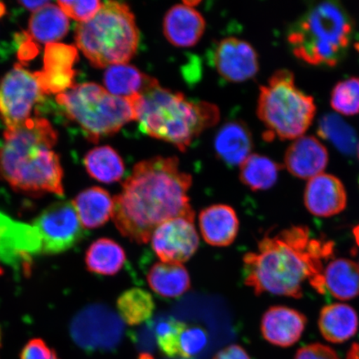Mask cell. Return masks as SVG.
<instances>
[{"label": "cell", "mask_w": 359, "mask_h": 359, "mask_svg": "<svg viewBox=\"0 0 359 359\" xmlns=\"http://www.w3.org/2000/svg\"><path fill=\"white\" fill-rule=\"evenodd\" d=\"M78 52L73 46L48 43L45 48L43 69L34 73L43 94L62 93L74 87Z\"/></svg>", "instance_id": "9a60e30c"}, {"label": "cell", "mask_w": 359, "mask_h": 359, "mask_svg": "<svg viewBox=\"0 0 359 359\" xmlns=\"http://www.w3.org/2000/svg\"><path fill=\"white\" fill-rule=\"evenodd\" d=\"M191 186L192 177L180 168L177 157L158 156L140 161L114 198L111 218L116 229L129 241L142 245L170 219L195 221L188 196Z\"/></svg>", "instance_id": "6da1fadb"}, {"label": "cell", "mask_w": 359, "mask_h": 359, "mask_svg": "<svg viewBox=\"0 0 359 359\" xmlns=\"http://www.w3.org/2000/svg\"><path fill=\"white\" fill-rule=\"evenodd\" d=\"M42 243V253L56 255L73 248L85 233L72 202L53 204L39 215L33 224Z\"/></svg>", "instance_id": "9c48e42d"}, {"label": "cell", "mask_w": 359, "mask_h": 359, "mask_svg": "<svg viewBox=\"0 0 359 359\" xmlns=\"http://www.w3.org/2000/svg\"><path fill=\"white\" fill-rule=\"evenodd\" d=\"M154 78L128 64L107 67L104 74L106 89L112 95L131 97L139 95L154 83Z\"/></svg>", "instance_id": "484cf974"}, {"label": "cell", "mask_w": 359, "mask_h": 359, "mask_svg": "<svg viewBox=\"0 0 359 359\" xmlns=\"http://www.w3.org/2000/svg\"><path fill=\"white\" fill-rule=\"evenodd\" d=\"M84 165L89 176L102 183L119 182L125 173L122 157L109 146L93 148L85 156Z\"/></svg>", "instance_id": "f1b7e54d"}, {"label": "cell", "mask_w": 359, "mask_h": 359, "mask_svg": "<svg viewBox=\"0 0 359 359\" xmlns=\"http://www.w3.org/2000/svg\"><path fill=\"white\" fill-rule=\"evenodd\" d=\"M56 100L64 107L67 118L77 123L93 143L118 133L135 121L132 97L112 95L97 83L74 85L58 94Z\"/></svg>", "instance_id": "ba28073f"}, {"label": "cell", "mask_w": 359, "mask_h": 359, "mask_svg": "<svg viewBox=\"0 0 359 359\" xmlns=\"http://www.w3.org/2000/svg\"><path fill=\"white\" fill-rule=\"evenodd\" d=\"M213 64L224 79L245 82L259 71V57L251 45L240 39L228 37L219 41L213 52Z\"/></svg>", "instance_id": "5bb4252c"}, {"label": "cell", "mask_w": 359, "mask_h": 359, "mask_svg": "<svg viewBox=\"0 0 359 359\" xmlns=\"http://www.w3.org/2000/svg\"><path fill=\"white\" fill-rule=\"evenodd\" d=\"M282 167L267 156L250 154L240 165V180L254 191L268 190L275 185Z\"/></svg>", "instance_id": "f546056e"}, {"label": "cell", "mask_w": 359, "mask_h": 359, "mask_svg": "<svg viewBox=\"0 0 359 359\" xmlns=\"http://www.w3.org/2000/svg\"><path fill=\"white\" fill-rule=\"evenodd\" d=\"M58 6L67 16L81 22H87L97 15L100 11L102 3L93 1H58Z\"/></svg>", "instance_id": "d590c367"}, {"label": "cell", "mask_w": 359, "mask_h": 359, "mask_svg": "<svg viewBox=\"0 0 359 359\" xmlns=\"http://www.w3.org/2000/svg\"><path fill=\"white\" fill-rule=\"evenodd\" d=\"M0 147V176L17 191L64 196V172L53 148L57 133L44 118H29L7 128Z\"/></svg>", "instance_id": "3957f363"}, {"label": "cell", "mask_w": 359, "mask_h": 359, "mask_svg": "<svg viewBox=\"0 0 359 359\" xmlns=\"http://www.w3.org/2000/svg\"><path fill=\"white\" fill-rule=\"evenodd\" d=\"M208 344V334L201 327L187 326L180 339V356L189 358L199 353Z\"/></svg>", "instance_id": "e575fe53"}, {"label": "cell", "mask_w": 359, "mask_h": 359, "mask_svg": "<svg viewBox=\"0 0 359 359\" xmlns=\"http://www.w3.org/2000/svg\"><path fill=\"white\" fill-rule=\"evenodd\" d=\"M318 134L330 142L341 154L352 155L356 151V133L339 115L329 114L323 116L318 122Z\"/></svg>", "instance_id": "1f68e13d"}, {"label": "cell", "mask_w": 359, "mask_h": 359, "mask_svg": "<svg viewBox=\"0 0 359 359\" xmlns=\"http://www.w3.org/2000/svg\"><path fill=\"white\" fill-rule=\"evenodd\" d=\"M198 2H184L170 8L163 20V33L168 42L178 48H190L200 41L205 20L196 10Z\"/></svg>", "instance_id": "e0dca14e"}, {"label": "cell", "mask_w": 359, "mask_h": 359, "mask_svg": "<svg viewBox=\"0 0 359 359\" xmlns=\"http://www.w3.org/2000/svg\"><path fill=\"white\" fill-rule=\"evenodd\" d=\"M353 236L355 238L356 243L359 246V224L353 229Z\"/></svg>", "instance_id": "b9f144b4"}, {"label": "cell", "mask_w": 359, "mask_h": 359, "mask_svg": "<svg viewBox=\"0 0 359 359\" xmlns=\"http://www.w3.org/2000/svg\"><path fill=\"white\" fill-rule=\"evenodd\" d=\"M76 43L93 67L128 64L140 42L134 13L127 4L102 3L93 19L76 27Z\"/></svg>", "instance_id": "8992f818"}, {"label": "cell", "mask_w": 359, "mask_h": 359, "mask_svg": "<svg viewBox=\"0 0 359 359\" xmlns=\"http://www.w3.org/2000/svg\"><path fill=\"white\" fill-rule=\"evenodd\" d=\"M139 359H154V358H152L150 355V354L142 353V354H141L140 358H139Z\"/></svg>", "instance_id": "ee69618b"}, {"label": "cell", "mask_w": 359, "mask_h": 359, "mask_svg": "<svg viewBox=\"0 0 359 359\" xmlns=\"http://www.w3.org/2000/svg\"><path fill=\"white\" fill-rule=\"evenodd\" d=\"M151 247L161 262L182 264L198 250L200 239L194 221L177 217L160 224L151 238Z\"/></svg>", "instance_id": "4fadbf2b"}, {"label": "cell", "mask_w": 359, "mask_h": 359, "mask_svg": "<svg viewBox=\"0 0 359 359\" xmlns=\"http://www.w3.org/2000/svg\"><path fill=\"white\" fill-rule=\"evenodd\" d=\"M1 331H0V347H1Z\"/></svg>", "instance_id": "f6af8a7d"}, {"label": "cell", "mask_w": 359, "mask_h": 359, "mask_svg": "<svg viewBox=\"0 0 359 359\" xmlns=\"http://www.w3.org/2000/svg\"><path fill=\"white\" fill-rule=\"evenodd\" d=\"M307 324L304 314L284 306H273L264 313L260 330L264 339L276 346L287 348L297 343Z\"/></svg>", "instance_id": "ac0fdd59"}, {"label": "cell", "mask_w": 359, "mask_h": 359, "mask_svg": "<svg viewBox=\"0 0 359 359\" xmlns=\"http://www.w3.org/2000/svg\"><path fill=\"white\" fill-rule=\"evenodd\" d=\"M306 226H292L276 236H264L257 252L243 257L245 284L257 295L269 293L300 299L307 280L325 293L323 259L333 255L331 241L311 239Z\"/></svg>", "instance_id": "7a4b0ae2"}, {"label": "cell", "mask_w": 359, "mask_h": 359, "mask_svg": "<svg viewBox=\"0 0 359 359\" xmlns=\"http://www.w3.org/2000/svg\"><path fill=\"white\" fill-rule=\"evenodd\" d=\"M346 359H359V344H353L348 350Z\"/></svg>", "instance_id": "60d3db41"}, {"label": "cell", "mask_w": 359, "mask_h": 359, "mask_svg": "<svg viewBox=\"0 0 359 359\" xmlns=\"http://www.w3.org/2000/svg\"><path fill=\"white\" fill-rule=\"evenodd\" d=\"M150 288L164 298H177L191 289V278L182 264L157 262L148 271Z\"/></svg>", "instance_id": "cb8c5ba5"}, {"label": "cell", "mask_w": 359, "mask_h": 359, "mask_svg": "<svg viewBox=\"0 0 359 359\" xmlns=\"http://www.w3.org/2000/svg\"><path fill=\"white\" fill-rule=\"evenodd\" d=\"M358 157H359V144H358Z\"/></svg>", "instance_id": "7dc6e473"}, {"label": "cell", "mask_w": 359, "mask_h": 359, "mask_svg": "<svg viewBox=\"0 0 359 359\" xmlns=\"http://www.w3.org/2000/svg\"><path fill=\"white\" fill-rule=\"evenodd\" d=\"M135 121L142 133L186 151L206 129L217 124L218 107L192 101L183 93L161 87L155 79L144 92L131 97Z\"/></svg>", "instance_id": "277c9868"}, {"label": "cell", "mask_w": 359, "mask_h": 359, "mask_svg": "<svg viewBox=\"0 0 359 359\" xmlns=\"http://www.w3.org/2000/svg\"><path fill=\"white\" fill-rule=\"evenodd\" d=\"M358 313L349 305L333 304L322 309L318 327L324 338L333 344L352 339L358 330Z\"/></svg>", "instance_id": "603a6c76"}, {"label": "cell", "mask_w": 359, "mask_h": 359, "mask_svg": "<svg viewBox=\"0 0 359 359\" xmlns=\"http://www.w3.org/2000/svg\"><path fill=\"white\" fill-rule=\"evenodd\" d=\"M121 324L114 312L101 304L90 305L72 320V339L85 350L109 348L116 343Z\"/></svg>", "instance_id": "8fae6325"}, {"label": "cell", "mask_w": 359, "mask_h": 359, "mask_svg": "<svg viewBox=\"0 0 359 359\" xmlns=\"http://www.w3.org/2000/svg\"><path fill=\"white\" fill-rule=\"evenodd\" d=\"M353 20L339 2L313 4L291 25L287 40L295 57L313 66L334 67L346 55Z\"/></svg>", "instance_id": "5b68a950"}, {"label": "cell", "mask_w": 359, "mask_h": 359, "mask_svg": "<svg viewBox=\"0 0 359 359\" xmlns=\"http://www.w3.org/2000/svg\"><path fill=\"white\" fill-rule=\"evenodd\" d=\"M126 260L127 255L123 247L109 238L94 241L85 257L88 271L102 276L116 275L123 269Z\"/></svg>", "instance_id": "83f0119b"}, {"label": "cell", "mask_w": 359, "mask_h": 359, "mask_svg": "<svg viewBox=\"0 0 359 359\" xmlns=\"http://www.w3.org/2000/svg\"><path fill=\"white\" fill-rule=\"evenodd\" d=\"M72 203L81 224L87 229L104 226L114 214V199L101 187H90L80 192Z\"/></svg>", "instance_id": "7402d4cb"}, {"label": "cell", "mask_w": 359, "mask_h": 359, "mask_svg": "<svg viewBox=\"0 0 359 359\" xmlns=\"http://www.w3.org/2000/svg\"><path fill=\"white\" fill-rule=\"evenodd\" d=\"M329 161L326 147L312 136H302L286 151L285 164L294 177L307 180L323 172Z\"/></svg>", "instance_id": "d6986e66"}, {"label": "cell", "mask_w": 359, "mask_h": 359, "mask_svg": "<svg viewBox=\"0 0 359 359\" xmlns=\"http://www.w3.org/2000/svg\"><path fill=\"white\" fill-rule=\"evenodd\" d=\"M294 359H339L333 348L321 344H312L299 348Z\"/></svg>", "instance_id": "74e56055"}, {"label": "cell", "mask_w": 359, "mask_h": 359, "mask_svg": "<svg viewBox=\"0 0 359 359\" xmlns=\"http://www.w3.org/2000/svg\"><path fill=\"white\" fill-rule=\"evenodd\" d=\"M20 359H60L57 353L43 340L34 339L29 341L20 353Z\"/></svg>", "instance_id": "8d00e7d4"}, {"label": "cell", "mask_w": 359, "mask_h": 359, "mask_svg": "<svg viewBox=\"0 0 359 359\" xmlns=\"http://www.w3.org/2000/svg\"><path fill=\"white\" fill-rule=\"evenodd\" d=\"M325 288L340 300L355 299L359 295V266L347 259H334L324 272Z\"/></svg>", "instance_id": "4316f807"}, {"label": "cell", "mask_w": 359, "mask_h": 359, "mask_svg": "<svg viewBox=\"0 0 359 359\" xmlns=\"http://www.w3.org/2000/svg\"><path fill=\"white\" fill-rule=\"evenodd\" d=\"M41 253L37 229L0 212V276L4 273L2 264L26 271L33 257Z\"/></svg>", "instance_id": "7c38bea8"}, {"label": "cell", "mask_w": 359, "mask_h": 359, "mask_svg": "<svg viewBox=\"0 0 359 359\" xmlns=\"http://www.w3.org/2000/svg\"><path fill=\"white\" fill-rule=\"evenodd\" d=\"M43 95L34 74L20 65L0 78V118L7 128L29 119L36 102Z\"/></svg>", "instance_id": "30bf717a"}, {"label": "cell", "mask_w": 359, "mask_h": 359, "mask_svg": "<svg viewBox=\"0 0 359 359\" xmlns=\"http://www.w3.org/2000/svg\"><path fill=\"white\" fill-rule=\"evenodd\" d=\"M20 4L22 6L28 8L29 11L36 12L40 10V8L46 6L47 4H50L49 1H20Z\"/></svg>", "instance_id": "ab89813d"}, {"label": "cell", "mask_w": 359, "mask_h": 359, "mask_svg": "<svg viewBox=\"0 0 359 359\" xmlns=\"http://www.w3.org/2000/svg\"><path fill=\"white\" fill-rule=\"evenodd\" d=\"M201 236L206 243L226 247L235 241L240 222L236 210L228 205L217 204L201 210L199 215Z\"/></svg>", "instance_id": "ffe728a7"}, {"label": "cell", "mask_w": 359, "mask_h": 359, "mask_svg": "<svg viewBox=\"0 0 359 359\" xmlns=\"http://www.w3.org/2000/svg\"><path fill=\"white\" fill-rule=\"evenodd\" d=\"M187 326L176 320H169L157 326L156 341L161 351L168 357L180 356V339Z\"/></svg>", "instance_id": "836d02e7"}, {"label": "cell", "mask_w": 359, "mask_h": 359, "mask_svg": "<svg viewBox=\"0 0 359 359\" xmlns=\"http://www.w3.org/2000/svg\"><path fill=\"white\" fill-rule=\"evenodd\" d=\"M316 112L313 98L296 86L294 74L289 70L276 71L259 88L257 114L267 129L266 140L302 137Z\"/></svg>", "instance_id": "52a82bcc"}, {"label": "cell", "mask_w": 359, "mask_h": 359, "mask_svg": "<svg viewBox=\"0 0 359 359\" xmlns=\"http://www.w3.org/2000/svg\"><path fill=\"white\" fill-rule=\"evenodd\" d=\"M331 105L344 115L359 112V78H351L337 83L332 92Z\"/></svg>", "instance_id": "d6a6232c"}, {"label": "cell", "mask_w": 359, "mask_h": 359, "mask_svg": "<svg viewBox=\"0 0 359 359\" xmlns=\"http://www.w3.org/2000/svg\"><path fill=\"white\" fill-rule=\"evenodd\" d=\"M69 21L60 7L48 4L31 16L29 24L30 39L43 43H55L67 34Z\"/></svg>", "instance_id": "d4e9b609"}, {"label": "cell", "mask_w": 359, "mask_h": 359, "mask_svg": "<svg viewBox=\"0 0 359 359\" xmlns=\"http://www.w3.org/2000/svg\"><path fill=\"white\" fill-rule=\"evenodd\" d=\"M121 318L129 326L142 325L154 314L155 302L149 292L134 288L125 291L116 302Z\"/></svg>", "instance_id": "4dcf8cb0"}, {"label": "cell", "mask_w": 359, "mask_h": 359, "mask_svg": "<svg viewBox=\"0 0 359 359\" xmlns=\"http://www.w3.org/2000/svg\"><path fill=\"white\" fill-rule=\"evenodd\" d=\"M6 13V6L2 3H0V17H2Z\"/></svg>", "instance_id": "7bdbcfd3"}, {"label": "cell", "mask_w": 359, "mask_h": 359, "mask_svg": "<svg viewBox=\"0 0 359 359\" xmlns=\"http://www.w3.org/2000/svg\"><path fill=\"white\" fill-rule=\"evenodd\" d=\"M304 204L316 217H333L346 208L347 193L339 178L321 173L309 179L305 188Z\"/></svg>", "instance_id": "2e32d148"}, {"label": "cell", "mask_w": 359, "mask_h": 359, "mask_svg": "<svg viewBox=\"0 0 359 359\" xmlns=\"http://www.w3.org/2000/svg\"><path fill=\"white\" fill-rule=\"evenodd\" d=\"M215 154L228 165H241L253 148V137L250 129L242 121L224 123L215 135Z\"/></svg>", "instance_id": "44dd1931"}, {"label": "cell", "mask_w": 359, "mask_h": 359, "mask_svg": "<svg viewBox=\"0 0 359 359\" xmlns=\"http://www.w3.org/2000/svg\"><path fill=\"white\" fill-rule=\"evenodd\" d=\"M355 48L358 49V51L359 52V43H355Z\"/></svg>", "instance_id": "bcb514c9"}, {"label": "cell", "mask_w": 359, "mask_h": 359, "mask_svg": "<svg viewBox=\"0 0 359 359\" xmlns=\"http://www.w3.org/2000/svg\"><path fill=\"white\" fill-rule=\"evenodd\" d=\"M213 359H251L246 350L241 345L232 344L215 354Z\"/></svg>", "instance_id": "f35d334b"}]
</instances>
